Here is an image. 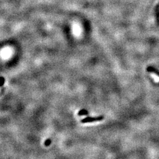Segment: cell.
<instances>
[{"label": "cell", "instance_id": "cell-2", "mask_svg": "<svg viewBox=\"0 0 159 159\" xmlns=\"http://www.w3.org/2000/svg\"><path fill=\"white\" fill-rule=\"evenodd\" d=\"M5 83V79L3 77H0V86L3 85V84Z\"/></svg>", "mask_w": 159, "mask_h": 159}, {"label": "cell", "instance_id": "cell-5", "mask_svg": "<svg viewBox=\"0 0 159 159\" xmlns=\"http://www.w3.org/2000/svg\"><path fill=\"white\" fill-rule=\"evenodd\" d=\"M51 143V140L50 139H47L46 141H45L44 144L46 146H48V145H50V144Z\"/></svg>", "mask_w": 159, "mask_h": 159}, {"label": "cell", "instance_id": "cell-1", "mask_svg": "<svg viewBox=\"0 0 159 159\" xmlns=\"http://www.w3.org/2000/svg\"><path fill=\"white\" fill-rule=\"evenodd\" d=\"M103 119V116H98L96 117H86L81 120V122L83 123H91V122H94L95 121H100Z\"/></svg>", "mask_w": 159, "mask_h": 159}, {"label": "cell", "instance_id": "cell-4", "mask_svg": "<svg viewBox=\"0 0 159 159\" xmlns=\"http://www.w3.org/2000/svg\"><path fill=\"white\" fill-rule=\"evenodd\" d=\"M151 75H152L153 77L154 78V79H155V80H156V81H159V77L158 76H157V75H156V74H154V73H151Z\"/></svg>", "mask_w": 159, "mask_h": 159}, {"label": "cell", "instance_id": "cell-3", "mask_svg": "<svg viewBox=\"0 0 159 159\" xmlns=\"http://www.w3.org/2000/svg\"><path fill=\"white\" fill-rule=\"evenodd\" d=\"M87 114V111L85 110H81L79 111V115L81 116V115H84V114Z\"/></svg>", "mask_w": 159, "mask_h": 159}]
</instances>
